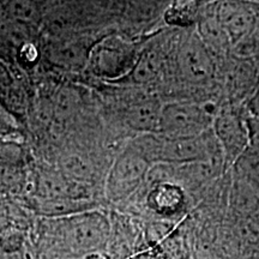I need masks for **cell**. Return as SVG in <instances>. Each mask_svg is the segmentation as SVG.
Returning a JSON list of instances; mask_svg holds the SVG:
<instances>
[{
	"mask_svg": "<svg viewBox=\"0 0 259 259\" xmlns=\"http://www.w3.org/2000/svg\"><path fill=\"white\" fill-rule=\"evenodd\" d=\"M142 47L135 41L109 35L90 48L87 65L100 78L121 82L134 70Z\"/></svg>",
	"mask_w": 259,
	"mask_h": 259,
	"instance_id": "obj_2",
	"label": "cell"
},
{
	"mask_svg": "<svg viewBox=\"0 0 259 259\" xmlns=\"http://www.w3.org/2000/svg\"><path fill=\"white\" fill-rule=\"evenodd\" d=\"M65 240L73 251L93 252L106 244L109 225L101 213L77 215L64 222Z\"/></svg>",
	"mask_w": 259,
	"mask_h": 259,
	"instance_id": "obj_7",
	"label": "cell"
},
{
	"mask_svg": "<svg viewBox=\"0 0 259 259\" xmlns=\"http://www.w3.org/2000/svg\"><path fill=\"white\" fill-rule=\"evenodd\" d=\"M147 203L149 208L158 215L173 216L185 208V189L174 181L155 183L149 191Z\"/></svg>",
	"mask_w": 259,
	"mask_h": 259,
	"instance_id": "obj_11",
	"label": "cell"
},
{
	"mask_svg": "<svg viewBox=\"0 0 259 259\" xmlns=\"http://www.w3.org/2000/svg\"><path fill=\"white\" fill-rule=\"evenodd\" d=\"M171 69L183 83L204 88L215 79L218 64L196 30L189 29L178 35Z\"/></svg>",
	"mask_w": 259,
	"mask_h": 259,
	"instance_id": "obj_1",
	"label": "cell"
},
{
	"mask_svg": "<svg viewBox=\"0 0 259 259\" xmlns=\"http://www.w3.org/2000/svg\"><path fill=\"white\" fill-rule=\"evenodd\" d=\"M174 44L170 38L163 40L160 37L144 44L134 70L121 82L135 87H147L160 80L173 66Z\"/></svg>",
	"mask_w": 259,
	"mask_h": 259,
	"instance_id": "obj_5",
	"label": "cell"
},
{
	"mask_svg": "<svg viewBox=\"0 0 259 259\" xmlns=\"http://www.w3.org/2000/svg\"><path fill=\"white\" fill-rule=\"evenodd\" d=\"M215 113L196 101L173 100L162 105L157 135L167 139L198 137L211 130Z\"/></svg>",
	"mask_w": 259,
	"mask_h": 259,
	"instance_id": "obj_3",
	"label": "cell"
},
{
	"mask_svg": "<svg viewBox=\"0 0 259 259\" xmlns=\"http://www.w3.org/2000/svg\"><path fill=\"white\" fill-rule=\"evenodd\" d=\"M90 50H85L82 45L76 42L67 44L54 51L56 60L61 65L70 67H78L79 65L87 64Z\"/></svg>",
	"mask_w": 259,
	"mask_h": 259,
	"instance_id": "obj_14",
	"label": "cell"
},
{
	"mask_svg": "<svg viewBox=\"0 0 259 259\" xmlns=\"http://www.w3.org/2000/svg\"><path fill=\"white\" fill-rule=\"evenodd\" d=\"M216 14L233 50L250 35L259 16V4L252 2L216 3Z\"/></svg>",
	"mask_w": 259,
	"mask_h": 259,
	"instance_id": "obj_8",
	"label": "cell"
},
{
	"mask_svg": "<svg viewBox=\"0 0 259 259\" xmlns=\"http://www.w3.org/2000/svg\"><path fill=\"white\" fill-rule=\"evenodd\" d=\"M8 11L19 22H31L36 16V8L29 3H11L8 5Z\"/></svg>",
	"mask_w": 259,
	"mask_h": 259,
	"instance_id": "obj_15",
	"label": "cell"
},
{
	"mask_svg": "<svg viewBox=\"0 0 259 259\" xmlns=\"http://www.w3.org/2000/svg\"><path fill=\"white\" fill-rule=\"evenodd\" d=\"M150 168L151 164L143 156L127 148L111 168L107 179V192L114 199L130 196L147 179Z\"/></svg>",
	"mask_w": 259,
	"mask_h": 259,
	"instance_id": "obj_6",
	"label": "cell"
},
{
	"mask_svg": "<svg viewBox=\"0 0 259 259\" xmlns=\"http://www.w3.org/2000/svg\"><path fill=\"white\" fill-rule=\"evenodd\" d=\"M202 5L197 2H176L166 6L164 22L170 27L189 30L197 24Z\"/></svg>",
	"mask_w": 259,
	"mask_h": 259,
	"instance_id": "obj_13",
	"label": "cell"
},
{
	"mask_svg": "<svg viewBox=\"0 0 259 259\" xmlns=\"http://www.w3.org/2000/svg\"><path fill=\"white\" fill-rule=\"evenodd\" d=\"M196 32L205 47L208 48L215 60L226 57L229 50H232L231 42L227 37L226 32L220 24L216 14L215 4L202 5L198 22H197Z\"/></svg>",
	"mask_w": 259,
	"mask_h": 259,
	"instance_id": "obj_9",
	"label": "cell"
},
{
	"mask_svg": "<svg viewBox=\"0 0 259 259\" xmlns=\"http://www.w3.org/2000/svg\"><path fill=\"white\" fill-rule=\"evenodd\" d=\"M227 89L233 99H244L250 97L257 85L258 77L255 69L251 61L240 59L233 63L227 69Z\"/></svg>",
	"mask_w": 259,
	"mask_h": 259,
	"instance_id": "obj_12",
	"label": "cell"
},
{
	"mask_svg": "<svg viewBox=\"0 0 259 259\" xmlns=\"http://www.w3.org/2000/svg\"><path fill=\"white\" fill-rule=\"evenodd\" d=\"M211 130L221 151L223 166L228 168L235 164L251 142L247 120L238 111H234L233 107H225L216 112Z\"/></svg>",
	"mask_w": 259,
	"mask_h": 259,
	"instance_id": "obj_4",
	"label": "cell"
},
{
	"mask_svg": "<svg viewBox=\"0 0 259 259\" xmlns=\"http://www.w3.org/2000/svg\"><path fill=\"white\" fill-rule=\"evenodd\" d=\"M163 102L153 96L135 100L125 107L124 119L127 127L139 135L157 134Z\"/></svg>",
	"mask_w": 259,
	"mask_h": 259,
	"instance_id": "obj_10",
	"label": "cell"
},
{
	"mask_svg": "<svg viewBox=\"0 0 259 259\" xmlns=\"http://www.w3.org/2000/svg\"><path fill=\"white\" fill-rule=\"evenodd\" d=\"M246 108L250 114L253 116L255 120H259V79L257 82V85L254 87L253 92L247 99L246 102Z\"/></svg>",
	"mask_w": 259,
	"mask_h": 259,
	"instance_id": "obj_17",
	"label": "cell"
},
{
	"mask_svg": "<svg viewBox=\"0 0 259 259\" xmlns=\"http://www.w3.org/2000/svg\"><path fill=\"white\" fill-rule=\"evenodd\" d=\"M258 46H259V16L257 17V21H255L253 28H252L250 35H248L245 40H242L240 44L234 48H241V50L242 48H250V50H252V48H255Z\"/></svg>",
	"mask_w": 259,
	"mask_h": 259,
	"instance_id": "obj_16",
	"label": "cell"
}]
</instances>
